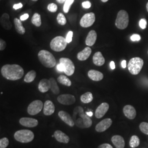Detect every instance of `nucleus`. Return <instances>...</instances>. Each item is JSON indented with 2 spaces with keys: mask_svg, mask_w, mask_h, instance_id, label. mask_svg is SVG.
<instances>
[{
  "mask_svg": "<svg viewBox=\"0 0 148 148\" xmlns=\"http://www.w3.org/2000/svg\"><path fill=\"white\" fill-rule=\"evenodd\" d=\"M80 99L83 103H85V104L90 103L93 99V95L91 92H87L81 96Z\"/></svg>",
  "mask_w": 148,
  "mask_h": 148,
  "instance_id": "27",
  "label": "nucleus"
},
{
  "mask_svg": "<svg viewBox=\"0 0 148 148\" xmlns=\"http://www.w3.org/2000/svg\"><path fill=\"white\" fill-rule=\"evenodd\" d=\"M105 59L101 52H97L93 56V62L97 66H101L105 63Z\"/></svg>",
  "mask_w": 148,
  "mask_h": 148,
  "instance_id": "25",
  "label": "nucleus"
},
{
  "mask_svg": "<svg viewBox=\"0 0 148 148\" xmlns=\"http://www.w3.org/2000/svg\"><path fill=\"white\" fill-rule=\"evenodd\" d=\"M109 108V105L107 103H103L98 106L95 111V116L97 119H101L106 115Z\"/></svg>",
  "mask_w": 148,
  "mask_h": 148,
  "instance_id": "14",
  "label": "nucleus"
},
{
  "mask_svg": "<svg viewBox=\"0 0 148 148\" xmlns=\"http://www.w3.org/2000/svg\"><path fill=\"white\" fill-rule=\"evenodd\" d=\"M144 61L139 57H134L131 59L128 64V69L130 73L136 75L139 74L143 68Z\"/></svg>",
  "mask_w": 148,
  "mask_h": 148,
  "instance_id": "5",
  "label": "nucleus"
},
{
  "mask_svg": "<svg viewBox=\"0 0 148 148\" xmlns=\"http://www.w3.org/2000/svg\"><path fill=\"white\" fill-rule=\"evenodd\" d=\"M43 106L42 101L40 100L33 101L27 107V112L30 115H35L42 110Z\"/></svg>",
  "mask_w": 148,
  "mask_h": 148,
  "instance_id": "9",
  "label": "nucleus"
},
{
  "mask_svg": "<svg viewBox=\"0 0 148 148\" xmlns=\"http://www.w3.org/2000/svg\"><path fill=\"white\" fill-rule=\"evenodd\" d=\"M38 90L42 93H46L51 89V82L49 79H43L39 82L38 86Z\"/></svg>",
  "mask_w": 148,
  "mask_h": 148,
  "instance_id": "20",
  "label": "nucleus"
},
{
  "mask_svg": "<svg viewBox=\"0 0 148 148\" xmlns=\"http://www.w3.org/2000/svg\"><path fill=\"white\" fill-rule=\"evenodd\" d=\"M97 148H113L110 144L108 143H104L100 145Z\"/></svg>",
  "mask_w": 148,
  "mask_h": 148,
  "instance_id": "43",
  "label": "nucleus"
},
{
  "mask_svg": "<svg viewBox=\"0 0 148 148\" xmlns=\"http://www.w3.org/2000/svg\"><path fill=\"white\" fill-rule=\"evenodd\" d=\"M121 66L122 68H123V69L126 68V61L125 60H122V62H121Z\"/></svg>",
  "mask_w": 148,
  "mask_h": 148,
  "instance_id": "48",
  "label": "nucleus"
},
{
  "mask_svg": "<svg viewBox=\"0 0 148 148\" xmlns=\"http://www.w3.org/2000/svg\"><path fill=\"white\" fill-rule=\"evenodd\" d=\"M55 111V106L52 101H46L43 106V114L46 116L52 115Z\"/></svg>",
  "mask_w": 148,
  "mask_h": 148,
  "instance_id": "18",
  "label": "nucleus"
},
{
  "mask_svg": "<svg viewBox=\"0 0 148 148\" xmlns=\"http://www.w3.org/2000/svg\"><path fill=\"white\" fill-rule=\"evenodd\" d=\"M54 136L56 139L59 143L67 144L70 141L69 136L60 130L56 131L54 133Z\"/></svg>",
  "mask_w": 148,
  "mask_h": 148,
  "instance_id": "17",
  "label": "nucleus"
},
{
  "mask_svg": "<svg viewBox=\"0 0 148 148\" xmlns=\"http://www.w3.org/2000/svg\"><path fill=\"white\" fill-rule=\"evenodd\" d=\"M57 21L58 23L59 24L61 25H64L66 23V19L65 16H64L63 14L62 13H59L57 17Z\"/></svg>",
  "mask_w": 148,
  "mask_h": 148,
  "instance_id": "33",
  "label": "nucleus"
},
{
  "mask_svg": "<svg viewBox=\"0 0 148 148\" xmlns=\"http://www.w3.org/2000/svg\"><path fill=\"white\" fill-rule=\"evenodd\" d=\"M36 77V73L34 70H31L29 71L25 76L24 81L27 83L32 82Z\"/></svg>",
  "mask_w": 148,
  "mask_h": 148,
  "instance_id": "28",
  "label": "nucleus"
},
{
  "mask_svg": "<svg viewBox=\"0 0 148 148\" xmlns=\"http://www.w3.org/2000/svg\"><path fill=\"white\" fill-rule=\"evenodd\" d=\"M74 0H66L64 5L63 11L64 13H68L71 5L74 3Z\"/></svg>",
  "mask_w": 148,
  "mask_h": 148,
  "instance_id": "34",
  "label": "nucleus"
},
{
  "mask_svg": "<svg viewBox=\"0 0 148 148\" xmlns=\"http://www.w3.org/2000/svg\"><path fill=\"white\" fill-rule=\"evenodd\" d=\"M32 23L36 27H40L41 25V16L38 13H35L32 17Z\"/></svg>",
  "mask_w": 148,
  "mask_h": 148,
  "instance_id": "31",
  "label": "nucleus"
},
{
  "mask_svg": "<svg viewBox=\"0 0 148 148\" xmlns=\"http://www.w3.org/2000/svg\"><path fill=\"white\" fill-rule=\"evenodd\" d=\"M112 123L111 119L107 118L99 122L95 126V131L98 132H103L110 127Z\"/></svg>",
  "mask_w": 148,
  "mask_h": 148,
  "instance_id": "12",
  "label": "nucleus"
},
{
  "mask_svg": "<svg viewBox=\"0 0 148 148\" xmlns=\"http://www.w3.org/2000/svg\"><path fill=\"white\" fill-rule=\"evenodd\" d=\"M95 13L90 12L85 14L82 17L79 21L80 25L83 27H91L95 22Z\"/></svg>",
  "mask_w": 148,
  "mask_h": 148,
  "instance_id": "10",
  "label": "nucleus"
},
{
  "mask_svg": "<svg viewBox=\"0 0 148 148\" xmlns=\"http://www.w3.org/2000/svg\"><path fill=\"white\" fill-rule=\"evenodd\" d=\"M57 2H58L59 3H63L64 2L65 3V2L66 1V0H56Z\"/></svg>",
  "mask_w": 148,
  "mask_h": 148,
  "instance_id": "50",
  "label": "nucleus"
},
{
  "mask_svg": "<svg viewBox=\"0 0 148 148\" xmlns=\"http://www.w3.org/2000/svg\"><path fill=\"white\" fill-rule=\"evenodd\" d=\"M20 124L27 127H35L38 124V121L36 119L30 117H22L19 120Z\"/></svg>",
  "mask_w": 148,
  "mask_h": 148,
  "instance_id": "13",
  "label": "nucleus"
},
{
  "mask_svg": "<svg viewBox=\"0 0 148 148\" xmlns=\"http://www.w3.org/2000/svg\"><path fill=\"white\" fill-rule=\"evenodd\" d=\"M2 75L8 80L16 81L21 79L23 76V68L18 64H6L1 69Z\"/></svg>",
  "mask_w": 148,
  "mask_h": 148,
  "instance_id": "1",
  "label": "nucleus"
},
{
  "mask_svg": "<svg viewBox=\"0 0 148 148\" xmlns=\"http://www.w3.org/2000/svg\"><path fill=\"white\" fill-rule=\"evenodd\" d=\"M140 38V36L138 34H133L131 36V40L132 41H139Z\"/></svg>",
  "mask_w": 148,
  "mask_h": 148,
  "instance_id": "40",
  "label": "nucleus"
},
{
  "mask_svg": "<svg viewBox=\"0 0 148 148\" xmlns=\"http://www.w3.org/2000/svg\"><path fill=\"white\" fill-rule=\"evenodd\" d=\"M140 144V139L138 136L134 135L132 136L130 140V146L132 148H135L138 147Z\"/></svg>",
  "mask_w": 148,
  "mask_h": 148,
  "instance_id": "32",
  "label": "nucleus"
},
{
  "mask_svg": "<svg viewBox=\"0 0 148 148\" xmlns=\"http://www.w3.org/2000/svg\"><path fill=\"white\" fill-rule=\"evenodd\" d=\"M92 53V49L90 47H87L79 52L77 55V58L80 61H84L90 57Z\"/></svg>",
  "mask_w": 148,
  "mask_h": 148,
  "instance_id": "24",
  "label": "nucleus"
},
{
  "mask_svg": "<svg viewBox=\"0 0 148 148\" xmlns=\"http://www.w3.org/2000/svg\"><path fill=\"white\" fill-rule=\"evenodd\" d=\"M23 7V4L21 3H17V4H15L14 5H13V8L14 10H18L19 8H21Z\"/></svg>",
  "mask_w": 148,
  "mask_h": 148,
  "instance_id": "46",
  "label": "nucleus"
},
{
  "mask_svg": "<svg viewBox=\"0 0 148 148\" xmlns=\"http://www.w3.org/2000/svg\"><path fill=\"white\" fill-rule=\"evenodd\" d=\"M58 82L62 85L69 87L71 85V81L69 78L64 75H60L57 79Z\"/></svg>",
  "mask_w": 148,
  "mask_h": 148,
  "instance_id": "30",
  "label": "nucleus"
},
{
  "mask_svg": "<svg viewBox=\"0 0 148 148\" xmlns=\"http://www.w3.org/2000/svg\"><path fill=\"white\" fill-rule=\"evenodd\" d=\"M57 101L59 103L65 105L70 106L74 104L76 101V98L74 95L70 94H64L59 95L57 98Z\"/></svg>",
  "mask_w": 148,
  "mask_h": 148,
  "instance_id": "11",
  "label": "nucleus"
},
{
  "mask_svg": "<svg viewBox=\"0 0 148 148\" xmlns=\"http://www.w3.org/2000/svg\"><path fill=\"white\" fill-rule=\"evenodd\" d=\"M38 58L40 63L48 68H52L56 64V60L54 56L46 50H41L38 54Z\"/></svg>",
  "mask_w": 148,
  "mask_h": 148,
  "instance_id": "3",
  "label": "nucleus"
},
{
  "mask_svg": "<svg viewBox=\"0 0 148 148\" xmlns=\"http://www.w3.org/2000/svg\"><path fill=\"white\" fill-rule=\"evenodd\" d=\"M73 32L71 31H70L68 32L66 37V40L67 41L68 43H70L72 41V39H73Z\"/></svg>",
  "mask_w": 148,
  "mask_h": 148,
  "instance_id": "39",
  "label": "nucleus"
},
{
  "mask_svg": "<svg viewBox=\"0 0 148 148\" xmlns=\"http://www.w3.org/2000/svg\"><path fill=\"white\" fill-rule=\"evenodd\" d=\"M123 112L125 116L130 120L134 119L137 115L135 108L131 105L125 106L123 109Z\"/></svg>",
  "mask_w": 148,
  "mask_h": 148,
  "instance_id": "16",
  "label": "nucleus"
},
{
  "mask_svg": "<svg viewBox=\"0 0 148 148\" xmlns=\"http://www.w3.org/2000/svg\"><path fill=\"white\" fill-rule=\"evenodd\" d=\"M129 23V16L127 12L125 10L119 11L115 21L116 27L121 30L126 29Z\"/></svg>",
  "mask_w": 148,
  "mask_h": 148,
  "instance_id": "6",
  "label": "nucleus"
},
{
  "mask_svg": "<svg viewBox=\"0 0 148 148\" xmlns=\"http://www.w3.org/2000/svg\"><path fill=\"white\" fill-rule=\"evenodd\" d=\"M101 2H106L107 1H108L109 0H101Z\"/></svg>",
  "mask_w": 148,
  "mask_h": 148,
  "instance_id": "51",
  "label": "nucleus"
},
{
  "mask_svg": "<svg viewBox=\"0 0 148 148\" xmlns=\"http://www.w3.org/2000/svg\"><path fill=\"white\" fill-rule=\"evenodd\" d=\"M147 10L148 12V3H147Z\"/></svg>",
  "mask_w": 148,
  "mask_h": 148,
  "instance_id": "52",
  "label": "nucleus"
},
{
  "mask_svg": "<svg viewBox=\"0 0 148 148\" xmlns=\"http://www.w3.org/2000/svg\"><path fill=\"white\" fill-rule=\"evenodd\" d=\"M16 141L22 143L31 142L34 139V134L30 130H21L17 131L14 135Z\"/></svg>",
  "mask_w": 148,
  "mask_h": 148,
  "instance_id": "4",
  "label": "nucleus"
},
{
  "mask_svg": "<svg viewBox=\"0 0 148 148\" xmlns=\"http://www.w3.org/2000/svg\"><path fill=\"white\" fill-rule=\"evenodd\" d=\"M49 81L51 82V90L53 92V94L57 95H59L60 92V90L58 86L57 85V82L53 77H51L49 79Z\"/></svg>",
  "mask_w": 148,
  "mask_h": 148,
  "instance_id": "29",
  "label": "nucleus"
},
{
  "mask_svg": "<svg viewBox=\"0 0 148 148\" xmlns=\"http://www.w3.org/2000/svg\"><path fill=\"white\" fill-rule=\"evenodd\" d=\"M68 42L66 38L61 36L54 37L50 43L51 48L56 52L64 51L67 46Z\"/></svg>",
  "mask_w": 148,
  "mask_h": 148,
  "instance_id": "7",
  "label": "nucleus"
},
{
  "mask_svg": "<svg viewBox=\"0 0 148 148\" xmlns=\"http://www.w3.org/2000/svg\"><path fill=\"white\" fill-rule=\"evenodd\" d=\"M14 23L15 29L16 32L21 35L24 34L25 32V29L24 27L23 26L21 20L16 18L14 19Z\"/></svg>",
  "mask_w": 148,
  "mask_h": 148,
  "instance_id": "26",
  "label": "nucleus"
},
{
  "mask_svg": "<svg viewBox=\"0 0 148 148\" xmlns=\"http://www.w3.org/2000/svg\"><path fill=\"white\" fill-rule=\"evenodd\" d=\"M97 34L95 30H91L88 34L85 40V43L88 46H92L95 45L97 40Z\"/></svg>",
  "mask_w": 148,
  "mask_h": 148,
  "instance_id": "19",
  "label": "nucleus"
},
{
  "mask_svg": "<svg viewBox=\"0 0 148 148\" xmlns=\"http://www.w3.org/2000/svg\"><path fill=\"white\" fill-rule=\"evenodd\" d=\"M111 142L116 148H124L125 146V142L121 136L115 135L111 138Z\"/></svg>",
  "mask_w": 148,
  "mask_h": 148,
  "instance_id": "22",
  "label": "nucleus"
},
{
  "mask_svg": "<svg viewBox=\"0 0 148 148\" xmlns=\"http://www.w3.org/2000/svg\"><path fill=\"white\" fill-rule=\"evenodd\" d=\"M32 1H35H35H37L38 0H32Z\"/></svg>",
  "mask_w": 148,
  "mask_h": 148,
  "instance_id": "53",
  "label": "nucleus"
},
{
  "mask_svg": "<svg viewBox=\"0 0 148 148\" xmlns=\"http://www.w3.org/2000/svg\"><path fill=\"white\" fill-rule=\"evenodd\" d=\"M88 76L90 79L95 81H101L104 77L103 74L95 70H90L88 72Z\"/></svg>",
  "mask_w": 148,
  "mask_h": 148,
  "instance_id": "23",
  "label": "nucleus"
},
{
  "mask_svg": "<svg viewBox=\"0 0 148 148\" xmlns=\"http://www.w3.org/2000/svg\"><path fill=\"white\" fill-rule=\"evenodd\" d=\"M58 116L60 119L64 122L66 124L69 125L70 127H73L75 125V122L69 113L66 111H60L58 112Z\"/></svg>",
  "mask_w": 148,
  "mask_h": 148,
  "instance_id": "15",
  "label": "nucleus"
},
{
  "mask_svg": "<svg viewBox=\"0 0 148 148\" xmlns=\"http://www.w3.org/2000/svg\"><path fill=\"white\" fill-rule=\"evenodd\" d=\"M147 24V21L145 19H140V21H139V27L142 29H145L146 28Z\"/></svg>",
  "mask_w": 148,
  "mask_h": 148,
  "instance_id": "38",
  "label": "nucleus"
},
{
  "mask_svg": "<svg viewBox=\"0 0 148 148\" xmlns=\"http://www.w3.org/2000/svg\"><path fill=\"white\" fill-rule=\"evenodd\" d=\"M86 114L88 116L91 117L93 115V112L92 111H87L86 112Z\"/></svg>",
  "mask_w": 148,
  "mask_h": 148,
  "instance_id": "49",
  "label": "nucleus"
},
{
  "mask_svg": "<svg viewBox=\"0 0 148 148\" xmlns=\"http://www.w3.org/2000/svg\"><path fill=\"white\" fill-rule=\"evenodd\" d=\"M47 9L48 10L51 12H56L58 10V7L56 4L52 3L48 5Z\"/></svg>",
  "mask_w": 148,
  "mask_h": 148,
  "instance_id": "37",
  "label": "nucleus"
},
{
  "mask_svg": "<svg viewBox=\"0 0 148 148\" xmlns=\"http://www.w3.org/2000/svg\"><path fill=\"white\" fill-rule=\"evenodd\" d=\"M0 22L2 27L5 30H10L12 27V23L10 21V16L7 13H4L2 14L1 17Z\"/></svg>",
  "mask_w": 148,
  "mask_h": 148,
  "instance_id": "21",
  "label": "nucleus"
},
{
  "mask_svg": "<svg viewBox=\"0 0 148 148\" xmlns=\"http://www.w3.org/2000/svg\"><path fill=\"white\" fill-rule=\"evenodd\" d=\"M73 119L75 124L80 128H89L92 125L91 119L85 114L84 109L80 106L75 108Z\"/></svg>",
  "mask_w": 148,
  "mask_h": 148,
  "instance_id": "2",
  "label": "nucleus"
},
{
  "mask_svg": "<svg viewBox=\"0 0 148 148\" xmlns=\"http://www.w3.org/2000/svg\"><path fill=\"white\" fill-rule=\"evenodd\" d=\"M110 68L112 70H114V69H115V64L114 61H111L110 63Z\"/></svg>",
  "mask_w": 148,
  "mask_h": 148,
  "instance_id": "47",
  "label": "nucleus"
},
{
  "mask_svg": "<svg viewBox=\"0 0 148 148\" xmlns=\"http://www.w3.org/2000/svg\"><path fill=\"white\" fill-rule=\"evenodd\" d=\"M57 70H58L59 71L62 72V71H64V66L62 64H59L58 65H57Z\"/></svg>",
  "mask_w": 148,
  "mask_h": 148,
  "instance_id": "45",
  "label": "nucleus"
},
{
  "mask_svg": "<svg viewBox=\"0 0 148 148\" xmlns=\"http://www.w3.org/2000/svg\"><path fill=\"white\" fill-rule=\"evenodd\" d=\"M139 128L143 133L148 135V123L145 122H142L139 125Z\"/></svg>",
  "mask_w": 148,
  "mask_h": 148,
  "instance_id": "35",
  "label": "nucleus"
},
{
  "mask_svg": "<svg viewBox=\"0 0 148 148\" xmlns=\"http://www.w3.org/2000/svg\"><path fill=\"white\" fill-rule=\"evenodd\" d=\"M9 145V140L7 138H3L0 139V148H6Z\"/></svg>",
  "mask_w": 148,
  "mask_h": 148,
  "instance_id": "36",
  "label": "nucleus"
},
{
  "mask_svg": "<svg viewBox=\"0 0 148 148\" xmlns=\"http://www.w3.org/2000/svg\"><path fill=\"white\" fill-rule=\"evenodd\" d=\"M6 45H6L5 41H4L2 38H1L0 39V51H3L6 47Z\"/></svg>",
  "mask_w": 148,
  "mask_h": 148,
  "instance_id": "41",
  "label": "nucleus"
},
{
  "mask_svg": "<svg viewBox=\"0 0 148 148\" xmlns=\"http://www.w3.org/2000/svg\"><path fill=\"white\" fill-rule=\"evenodd\" d=\"M82 5L84 8L86 9H88L91 7V3L90 1H85L84 2H82Z\"/></svg>",
  "mask_w": 148,
  "mask_h": 148,
  "instance_id": "42",
  "label": "nucleus"
},
{
  "mask_svg": "<svg viewBox=\"0 0 148 148\" xmlns=\"http://www.w3.org/2000/svg\"><path fill=\"white\" fill-rule=\"evenodd\" d=\"M59 63L62 64L64 68V73L68 76H71L75 72V65L73 62L68 58H61L59 59Z\"/></svg>",
  "mask_w": 148,
  "mask_h": 148,
  "instance_id": "8",
  "label": "nucleus"
},
{
  "mask_svg": "<svg viewBox=\"0 0 148 148\" xmlns=\"http://www.w3.org/2000/svg\"><path fill=\"white\" fill-rule=\"evenodd\" d=\"M29 15L28 14H24L23 15L21 16L20 17V19L21 20V21H26L27 18H29Z\"/></svg>",
  "mask_w": 148,
  "mask_h": 148,
  "instance_id": "44",
  "label": "nucleus"
},
{
  "mask_svg": "<svg viewBox=\"0 0 148 148\" xmlns=\"http://www.w3.org/2000/svg\"></svg>",
  "mask_w": 148,
  "mask_h": 148,
  "instance_id": "54",
  "label": "nucleus"
}]
</instances>
